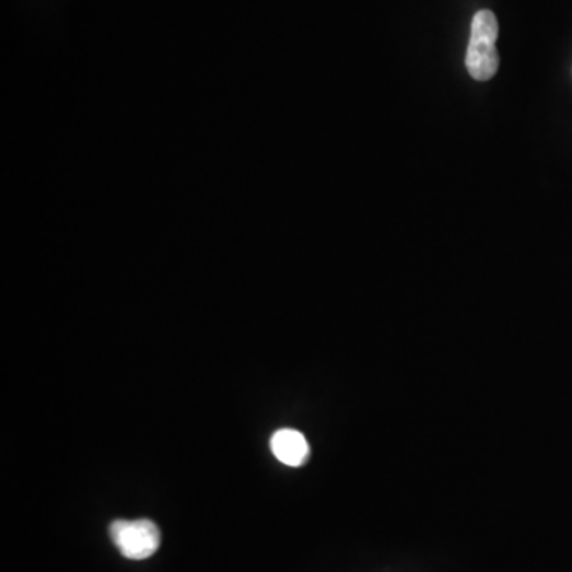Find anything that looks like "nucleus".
I'll list each match as a JSON object with an SVG mask.
<instances>
[{
  "mask_svg": "<svg viewBox=\"0 0 572 572\" xmlns=\"http://www.w3.org/2000/svg\"><path fill=\"white\" fill-rule=\"evenodd\" d=\"M498 34H500V26L493 12L480 10L474 15L466 68L477 82H487L497 75L500 68V55L497 51Z\"/></svg>",
  "mask_w": 572,
  "mask_h": 572,
  "instance_id": "nucleus-1",
  "label": "nucleus"
},
{
  "mask_svg": "<svg viewBox=\"0 0 572 572\" xmlns=\"http://www.w3.org/2000/svg\"><path fill=\"white\" fill-rule=\"evenodd\" d=\"M110 536L119 553L128 560H147L160 549L161 533L152 521L114 522Z\"/></svg>",
  "mask_w": 572,
  "mask_h": 572,
  "instance_id": "nucleus-2",
  "label": "nucleus"
},
{
  "mask_svg": "<svg viewBox=\"0 0 572 572\" xmlns=\"http://www.w3.org/2000/svg\"><path fill=\"white\" fill-rule=\"evenodd\" d=\"M270 451L288 466H301L307 459L308 444L296 430H280L270 439Z\"/></svg>",
  "mask_w": 572,
  "mask_h": 572,
  "instance_id": "nucleus-3",
  "label": "nucleus"
}]
</instances>
